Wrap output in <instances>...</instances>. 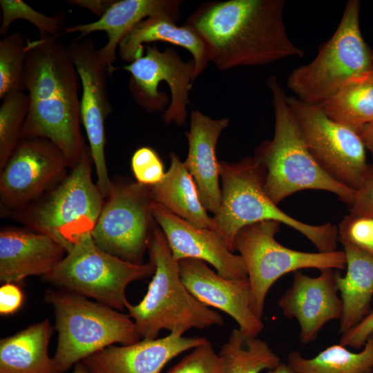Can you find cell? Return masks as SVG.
<instances>
[{"label": "cell", "instance_id": "29", "mask_svg": "<svg viewBox=\"0 0 373 373\" xmlns=\"http://www.w3.org/2000/svg\"><path fill=\"white\" fill-rule=\"evenodd\" d=\"M218 354L221 373H260L281 363L267 343L240 329L231 331Z\"/></svg>", "mask_w": 373, "mask_h": 373}, {"label": "cell", "instance_id": "17", "mask_svg": "<svg viewBox=\"0 0 373 373\" xmlns=\"http://www.w3.org/2000/svg\"><path fill=\"white\" fill-rule=\"evenodd\" d=\"M151 210L175 260L198 259L211 265L224 278H247L242 257L232 252L216 231L196 227L154 202Z\"/></svg>", "mask_w": 373, "mask_h": 373}, {"label": "cell", "instance_id": "40", "mask_svg": "<svg viewBox=\"0 0 373 373\" xmlns=\"http://www.w3.org/2000/svg\"><path fill=\"white\" fill-rule=\"evenodd\" d=\"M360 135L367 149L373 156V123L365 125L360 131Z\"/></svg>", "mask_w": 373, "mask_h": 373}, {"label": "cell", "instance_id": "2", "mask_svg": "<svg viewBox=\"0 0 373 373\" xmlns=\"http://www.w3.org/2000/svg\"><path fill=\"white\" fill-rule=\"evenodd\" d=\"M79 77L67 45L59 37L28 39L23 90L28 92L30 106L21 138L48 140L70 168L86 146L80 128Z\"/></svg>", "mask_w": 373, "mask_h": 373}, {"label": "cell", "instance_id": "24", "mask_svg": "<svg viewBox=\"0 0 373 373\" xmlns=\"http://www.w3.org/2000/svg\"><path fill=\"white\" fill-rule=\"evenodd\" d=\"M346 257L345 274L335 271V285L343 305L338 332L355 327L371 310L373 298V256L357 247L341 242Z\"/></svg>", "mask_w": 373, "mask_h": 373}, {"label": "cell", "instance_id": "6", "mask_svg": "<svg viewBox=\"0 0 373 373\" xmlns=\"http://www.w3.org/2000/svg\"><path fill=\"white\" fill-rule=\"evenodd\" d=\"M45 299L55 314L58 341L53 360L61 373L113 343L139 341L140 336L128 314L71 291L52 290Z\"/></svg>", "mask_w": 373, "mask_h": 373}, {"label": "cell", "instance_id": "39", "mask_svg": "<svg viewBox=\"0 0 373 373\" xmlns=\"http://www.w3.org/2000/svg\"><path fill=\"white\" fill-rule=\"evenodd\" d=\"M115 0H70L66 1L70 4L76 5L87 9L92 13L102 17Z\"/></svg>", "mask_w": 373, "mask_h": 373}, {"label": "cell", "instance_id": "13", "mask_svg": "<svg viewBox=\"0 0 373 373\" xmlns=\"http://www.w3.org/2000/svg\"><path fill=\"white\" fill-rule=\"evenodd\" d=\"M149 186L137 182L113 184L91 232L103 251L124 260L143 263L156 225Z\"/></svg>", "mask_w": 373, "mask_h": 373}, {"label": "cell", "instance_id": "11", "mask_svg": "<svg viewBox=\"0 0 373 373\" xmlns=\"http://www.w3.org/2000/svg\"><path fill=\"white\" fill-rule=\"evenodd\" d=\"M287 103L320 166L339 183L356 191L370 167L360 133L332 119L319 104L296 96L287 97Z\"/></svg>", "mask_w": 373, "mask_h": 373}, {"label": "cell", "instance_id": "12", "mask_svg": "<svg viewBox=\"0 0 373 373\" xmlns=\"http://www.w3.org/2000/svg\"><path fill=\"white\" fill-rule=\"evenodd\" d=\"M146 53L123 66L131 74L129 92L137 104L149 113L163 112L166 124H184L189 93L194 80L193 59L184 61L178 52L167 47L160 50L156 45L146 46Z\"/></svg>", "mask_w": 373, "mask_h": 373}, {"label": "cell", "instance_id": "19", "mask_svg": "<svg viewBox=\"0 0 373 373\" xmlns=\"http://www.w3.org/2000/svg\"><path fill=\"white\" fill-rule=\"evenodd\" d=\"M207 341L202 336L186 337L180 333H170L163 338L111 345L82 361L93 373H160L173 358Z\"/></svg>", "mask_w": 373, "mask_h": 373}, {"label": "cell", "instance_id": "15", "mask_svg": "<svg viewBox=\"0 0 373 373\" xmlns=\"http://www.w3.org/2000/svg\"><path fill=\"white\" fill-rule=\"evenodd\" d=\"M67 48L79 75L82 95L80 115L89 142V148L97 176V186L106 199L113 184L111 181L105 160L104 122L112 112L107 90L108 77L113 73L102 62L98 49L89 37L77 38Z\"/></svg>", "mask_w": 373, "mask_h": 373}, {"label": "cell", "instance_id": "22", "mask_svg": "<svg viewBox=\"0 0 373 373\" xmlns=\"http://www.w3.org/2000/svg\"><path fill=\"white\" fill-rule=\"evenodd\" d=\"M180 0H119L115 1L104 15L97 21L66 26L64 35L79 33V38L97 31H104L107 42L98 49L99 56L112 73L117 59L116 51L123 39L143 19L153 15H163L177 23L180 19Z\"/></svg>", "mask_w": 373, "mask_h": 373}, {"label": "cell", "instance_id": "31", "mask_svg": "<svg viewBox=\"0 0 373 373\" xmlns=\"http://www.w3.org/2000/svg\"><path fill=\"white\" fill-rule=\"evenodd\" d=\"M21 32L16 31L0 41V99L23 90V77L28 42Z\"/></svg>", "mask_w": 373, "mask_h": 373}, {"label": "cell", "instance_id": "4", "mask_svg": "<svg viewBox=\"0 0 373 373\" xmlns=\"http://www.w3.org/2000/svg\"><path fill=\"white\" fill-rule=\"evenodd\" d=\"M220 164L221 202L213 218L216 231L232 252L240 229L265 220L277 221L294 229L309 240L318 252L336 251L338 227L331 223L307 224L280 209L264 189L265 170L254 156L236 162L220 161Z\"/></svg>", "mask_w": 373, "mask_h": 373}, {"label": "cell", "instance_id": "3", "mask_svg": "<svg viewBox=\"0 0 373 373\" xmlns=\"http://www.w3.org/2000/svg\"><path fill=\"white\" fill-rule=\"evenodd\" d=\"M267 86L272 95L274 133L271 140L256 148L254 155L265 170L267 195L278 204L302 190H322L335 194L351 207L356 191L330 177L314 158L277 77L270 76Z\"/></svg>", "mask_w": 373, "mask_h": 373}, {"label": "cell", "instance_id": "27", "mask_svg": "<svg viewBox=\"0 0 373 373\" xmlns=\"http://www.w3.org/2000/svg\"><path fill=\"white\" fill-rule=\"evenodd\" d=\"M319 105L332 119L360 133L373 123V70L351 77Z\"/></svg>", "mask_w": 373, "mask_h": 373}, {"label": "cell", "instance_id": "35", "mask_svg": "<svg viewBox=\"0 0 373 373\" xmlns=\"http://www.w3.org/2000/svg\"><path fill=\"white\" fill-rule=\"evenodd\" d=\"M131 169L136 182L147 186L160 182L166 173L157 153L147 146L135 151L131 158Z\"/></svg>", "mask_w": 373, "mask_h": 373}, {"label": "cell", "instance_id": "14", "mask_svg": "<svg viewBox=\"0 0 373 373\" xmlns=\"http://www.w3.org/2000/svg\"><path fill=\"white\" fill-rule=\"evenodd\" d=\"M61 151L47 139L21 138L1 170V203L20 211L41 198L67 175Z\"/></svg>", "mask_w": 373, "mask_h": 373}, {"label": "cell", "instance_id": "34", "mask_svg": "<svg viewBox=\"0 0 373 373\" xmlns=\"http://www.w3.org/2000/svg\"><path fill=\"white\" fill-rule=\"evenodd\" d=\"M338 229L340 242H349L373 256V218L349 214Z\"/></svg>", "mask_w": 373, "mask_h": 373}, {"label": "cell", "instance_id": "21", "mask_svg": "<svg viewBox=\"0 0 373 373\" xmlns=\"http://www.w3.org/2000/svg\"><path fill=\"white\" fill-rule=\"evenodd\" d=\"M66 253V249L47 234L3 229L0 232V280L3 283H17L29 276H44Z\"/></svg>", "mask_w": 373, "mask_h": 373}, {"label": "cell", "instance_id": "30", "mask_svg": "<svg viewBox=\"0 0 373 373\" xmlns=\"http://www.w3.org/2000/svg\"><path fill=\"white\" fill-rule=\"evenodd\" d=\"M30 106L29 96L23 90L4 97L0 106V169L1 170L21 139Z\"/></svg>", "mask_w": 373, "mask_h": 373}, {"label": "cell", "instance_id": "42", "mask_svg": "<svg viewBox=\"0 0 373 373\" xmlns=\"http://www.w3.org/2000/svg\"><path fill=\"white\" fill-rule=\"evenodd\" d=\"M72 373H93L83 361H79L75 364L74 370Z\"/></svg>", "mask_w": 373, "mask_h": 373}, {"label": "cell", "instance_id": "18", "mask_svg": "<svg viewBox=\"0 0 373 373\" xmlns=\"http://www.w3.org/2000/svg\"><path fill=\"white\" fill-rule=\"evenodd\" d=\"M334 274V269H326L318 276L310 277L296 271L291 285L278 301L284 316L298 321L303 344L316 340L327 323L341 317L343 305Z\"/></svg>", "mask_w": 373, "mask_h": 373}, {"label": "cell", "instance_id": "7", "mask_svg": "<svg viewBox=\"0 0 373 373\" xmlns=\"http://www.w3.org/2000/svg\"><path fill=\"white\" fill-rule=\"evenodd\" d=\"M361 1L350 0L332 36L309 63L291 71L288 88L298 99L321 104L351 77L373 70V50L360 28Z\"/></svg>", "mask_w": 373, "mask_h": 373}, {"label": "cell", "instance_id": "1", "mask_svg": "<svg viewBox=\"0 0 373 373\" xmlns=\"http://www.w3.org/2000/svg\"><path fill=\"white\" fill-rule=\"evenodd\" d=\"M285 5V0L207 2L186 23L204 39L219 70L263 66L305 55L287 34Z\"/></svg>", "mask_w": 373, "mask_h": 373}, {"label": "cell", "instance_id": "25", "mask_svg": "<svg viewBox=\"0 0 373 373\" xmlns=\"http://www.w3.org/2000/svg\"><path fill=\"white\" fill-rule=\"evenodd\" d=\"M169 157L164 178L149 186L153 201L196 227L216 231L213 218L207 213L193 177L175 153Z\"/></svg>", "mask_w": 373, "mask_h": 373}, {"label": "cell", "instance_id": "8", "mask_svg": "<svg viewBox=\"0 0 373 373\" xmlns=\"http://www.w3.org/2000/svg\"><path fill=\"white\" fill-rule=\"evenodd\" d=\"M93 164L86 146L78 163L59 183L25 209L14 212L33 231L47 234L67 250L81 236L91 233L104 204L92 179Z\"/></svg>", "mask_w": 373, "mask_h": 373}, {"label": "cell", "instance_id": "37", "mask_svg": "<svg viewBox=\"0 0 373 373\" xmlns=\"http://www.w3.org/2000/svg\"><path fill=\"white\" fill-rule=\"evenodd\" d=\"M373 334V308L352 329L341 335L339 343L345 347L361 349Z\"/></svg>", "mask_w": 373, "mask_h": 373}, {"label": "cell", "instance_id": "5", "mask_svg": "<svg viewBox=\"0 0 373 373\" xmlns=\"http://www.w3.org/2000/svg\"><path fill=\"white\" fill-rule=\"evenodd\" d=\"M148 251L149 260L155 267L153 278L143 299L126 307L142 339L156 338L162 329L184 334L191 328L203 329L224 325L223 317L198 300L182 283L178 261L174 259L158 225L149 240Z\"/></svg>", "mask_w": 373, "mask_h": 373}, {"label": "cell", "instance_id": "26", "mask_svg": "<svg viewBox=\"0 0 373 373\" xmlns=\"http://www.w3.org/2000/svg\"><path fill=\"white\" fill-rule=\"evenodd\" d=\"M48 320L32 325L0 341V373H61L48 354Z\"/></svg>", "mask_w": 373, "mask_h": 373}, {"label": "cell", "instance_id": "10", "mask_svg": "<svg viewBox=\"0 0 373 373\" xmlns=\"http://www.w3.org/2000/svg\"><path fill=\"white\" fill-rule=\"evenodd\" d=\"M280 225L274 220L250 224L240 229L234 239V250L239 252L247 269L251 291V307L260 319L269 289L284 275L307 268L321 271L346 267L344 250L312 253L282 245L275 238Z\"/></svg>", "mask_w": 373, "mask_h": 373}, {"label": "cell", "instance_id": "43", "mask_svg": "<svg viewBox=\"0 0 373 373\" xmlns=\"http://www.w3.org/2000/svg\"><path fill=\"white\" fill-rule=\"evenodd\" d=\"M372 373H373V372H372Z\"/></svg>", "mask_w": 373, "mask_h": 373}, {"label": "cell", "instance_id": "41", "mask_svg": "<svg viewBox=\"0 0 373 373\" xmlns=\"http://www.w3.org/2000/svg\"><path fill=\"white\" fill-rule=\"evenodd\" d=\"M267 373H296L288 363H280L275 368L268 370Z\"/></svg>", "mask_w": 373, "mask_h": 373}, {"label": "cell", "instance_id": "36", "mask_svg": "<svg viewBox=\"0 0 373 373\" xmlns=\"http://www.w3.org/2000/svg\"><path fill=\"white\" fill-rule=\"evenodd\" d=\"M350 207V214L373 218V165H370L367 176L356 191L354 202Z\"/></svg>", "mask_w": 373, "mask_h": 373}, {"label": "cell", "instance_id": "33", "mask_svg": "<svg viewBox=\"0 0 373 373\" xmlns=\"http://www.w3.org/2000/svg\"><path fill=\"white\" fill-rule=\"evenodd\" d=\"M166 373H221L218 354L207 341L193 349Z\"/></svg>", "mask_w": 373, "mask_h": 373}, {"label": "cell", "instance_id": "20", "mask_svg": "<svg viewBox=\"0 0 373 373\" xmlns=\"http://www.w3.org/2000/svg\"><path fill=\"white\" fill-rule=\"evenodd\" d=\"M229 124L228 118L213 119L198 110L191 111L189 144L184 166L193 177L202 202L207 211L216 214L221 202L220 164L216 157L220 135Z\"/></svg>", "mask_w": 373, "mask_h": 373}, {"label": "cell", "instance_id": "9", "mask_svg": "<svg viewBox=\"0 0 373 373\" xmlns=\"http://www.w3.org/2000/svg\"><path fill=\"white\" fill-rule=\"evenodd\" d=\"M155 265L136 264L100 249L91 233L81 236L44 280L71 292L93 298L117 311L129 304L126 289L132 282L153 276Z\"/></svg>", "mask_w": 373, "mask_h": 373}, {"label": "cell", "instance_id": "32", "mask_svg": "<svg viewBox=\"0 0 373 373\" xmlns=\"http://www.w3.org/2000/svg\"><path fill=\"white\" fill-rule=\"evenodd\" d=\"M2 12L0 33L5 36L11 23L18 19L28 21L39 30L40 38L59 37L65 26V13L47 16L41 13L21 0H1Z\"/></svg>", "mask_w": 373, "mask_h": 373}, {"label": "cell", "instance_id": "38", "mask_svg": "<svg viewBox=\"0 0 373 373\" xmlns=\"http://www.w3.org/2000/svg\"><path fill=\"white\" fill-rule=\"evenodd\" d=\"M23 295L21 289L12 283H6L0 288V313L10 315L16 312L21 306Z\"/></svg>", "mask_w": 373, "mask_h": 373}, {"label": "cell", "instance_id": "16", "mask_svg": "<svg viewBox=\"0 0 373 373\" xmlns=\"http://www.w3.org/2000/svg\"><path fill=\"white\" fill-rule=\"evenodd\" d=\"M181 280L189 292L206 306L230 316L245 334L258 336L264 328L254 313L248 278H226L202 260L186 258L178 262Z\"/></svg>", "mask_w": 373, "mask_h": 373}, {"label": "cell", "instance_id": "23", "mask_svg": "<svg viewBox=\"0 0 373 373\" xmlns=\"http://www.w3.org/2000/svg\"><path fill=\"white\" fill-rule=\"evenodd\" d=\"M165 41L186 49L195 63L194 80L211 61L209 48L190 25L178 26L171 18L163 15L149 17L136 24L118 47L120 59L128 64L144 55V44Z\"/></svg>", "mask_w": 373, "mask_h": 373}, {"label": "cell", "instance_id": "28", "mask_svg": "<svg viewBox=\"0 0 373 373\" xmlns=\"http://www.w3.org/2000/svg\"><path fill=\"white\" fill-rule=\"evenodd\" d=\"M287 363L296 373H372L373 334L358 352L338 343L312 358L293 351L288 356Z\"/></svg>", "mask_w": 373, "mask_h": 373}]
</instances>
